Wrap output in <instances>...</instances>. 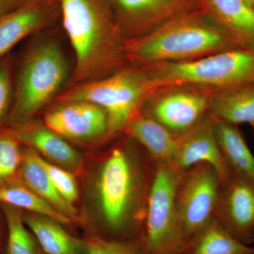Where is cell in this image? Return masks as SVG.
Returning a JSON list of instances; mask_svg holds the SVG:
<instances>
[{"label": "cell", "mask_w": 254, "mask_h": 254, "mask_svg": "<svg viewBox=\"0 0 254 254\" xmlns=\"http://www.w3.org/2000/svg\"><path fill=\"white\" fill-rule=\"evenodd\" d=\"M60 16L75 55L69 87L125 67V39L108 0H58Z\"/></svg>", "instance_id": "obj_1"}, {"label": "cell", "mask_w": 254, "mask_h": 254, "mask_svg": "<svg viewBox=\"0 0 254 254\" xmlns=\"http://www.w3.org/2000/svg\"><path fill=\"white\" fill-rule=\"evenodd\" d=\"M130 150L114 148L102 165L97 195L102 219L115 240L138 239L142 233L155 163L143 165Z\"/></svg>", "instance_id": "obj_2"}, {"label": "cell", "mask_w": 254, "mask_h": 254, "mask_svg": "<svg viewBox=\"0 0 254 254\" xmlns=\"http://www.w3.org/2000/svg\"><path fill=\"white\" fill-rule=\"evenodd\" d=\"M210 13L175 18L148 34L125 41V57L135 66L197 59L237 48V43ZM238 45V44H237Z\"/></svg>", "instance_id": "obj_3"}, {"label": "cell", "mask_w": 254, "mask_h": 254, "mask_svg": "<svg viewBox=\"0 0 254 254\" xmlns=\"http://www.w3.org/2000/svg\"><path fill=\"white\" fill-rule=\"evenodd\" d=\"M66 57L55 40L37 42L28 48L14 78L9 127L27 123L50 100L68 79Z\"/></svg>", "instance_id": "obj_4"}, {"label": "cell", "mask_w": 254, "mask_h": 254, "mask_svg": "<svg viewBox=\"0 0 254 254\" xmlns=\"http://www.w3.org/2000/svg\"><path fill=\"white\" fill-rule=\"evenodd\" d=\"M143 67L153 92L183 85L227 89L254 83V49L234 48L197 59Z\"/></svg>", "instance_id": "obj_5"}, {"label": "cell", "mask_w": 254, "mask_h": 254, "mask_svg": "<svg viewBox=\"0 0 254 254\" xmlns=\"http://www.w3.org/2000/svg\"><path fill=\"white\" fill-rule=\"evenodd\" d=\"M149 76L143 66L123 68L107 77L81 83L59 93L58 103L86 101L105 110L108 136L125 131L130 120L153 93Z\"/></svg>", "instance_id": "obj_6"}, {"label": "cell", "mask_w": 254, "mask_h": 254, "mask_svg": "<svg viewBox=\"0 0 254 254\" xmlns=\"http://www.w3.org/2000/svg\"><path fill=\"white\" fill-rule=\"evenodd\" d=\"M172 163H155L141 236L144 254H184V236L176 208L182 174Z\"/></svg>", "instance_id": "obj_7"}, {"label": "cell", "mask_w": 254, "mask_h": 254, "mask_svg": "<svg viewBox=\"0 0 254 254\" xmlns=\"http://www.w3.org/2000/svg\"><path fill=\"white\" fill-rule=\"evenodd\" d=\"M221 188L218 174L208 164H198L182 174L177 185L176 208L187 243L213 221Z\"/></svg>", "instance_id": "obj_8"}, {"label": "cell", "mask_w": 254, "mask_h": 254, "mask_svg": "<svg viewBox=\"0 0 254 254\" xmlns=\"http://www.w3.org/2000/svg\"><path fill=\"white\" fill-rule=\"evenodd\" d=\"M125 41L148 34L175 18L210 13L206 0H108Z\"/></svg>", "instance_id": "obj_9"}, {"label": "cell", "mask_w": 254, "mask_h": 254, "mask_svg": "<svg viewBox=\"0 0 254 254\" xmlns=\"http://www.w3.org/2000/svg\"><path fill=\"white\" fill-rule=\"evenodd\" d=\"M215 220L247 245L254 243V185L235 174L222 184Z\"/></svg>", "instance_id": "obj_10"}, {"label": "cell", "mask_w": 254, "mask_h": 254, "mask_svg": "<svg viewBox=\"0 0 254 254\" xmlns=\"http://www.w3.org/2000/svg\"><path fill=\"white\" fill-rule=\"evenodd\" d=\"M159 95L148 97L149 105L145 113L178 138L209 113V96L203 93L180 89Z\"/></svg>", "instance_id": "obj_11"}, {"label": "cell", "mask_w": 254, "mask_h": 254, "mask_svg": "<svg viewBox=\"0 0 254 254\" xmlns=\"http://www.w3.org/2000/svg\"><path fill=\"white\" fill-rule=\"evenodd\" d=\"M59 16L58 0H28L0 16V60L20 42L48 27Z\"/></svg>", "instance_id": "obj_12"}, {"label": "cell", "mask_w": 254, "mask_h": 254, "mask_svg": "<svg viewBox=\"0 0 254 254\" xmlns=\"http://www.w3.org/2000/svg\"><path fill=\"white\" fill-rule=\"evenodd\" d=\"M172 163L182 172L198 164H208L218 174L222 184L226 182L231 171L219 147L210 113L191 129L178 138V145Z\"/></svg>", "instance_id": "obj_13"}, {"label": "cell", "mask_w": 254, "mask_h": 254, "mask_svg": "<svg viewBox=\"0 0 254 254\" xmlns=\"http://www.w3.org/2000/svg\"><path fill=\"white\" fill-rule=\"evenodd\" d=\"M44 125L64 138L92 140L108 136L105 110L89 102L59 103L58 108L46 114Z\"/></svg>", "instance_id": "obj_14"}, {"label": "cell", "mask_w": 254, "mask_h": 254, "mask_svg": "<svg viewBox=\"0 0 254 254\" xmlns=\"http://www.w3.org/2000/svg\"><path fill=\"white\" fill-rule=\"evenodd\" d=\"M6 128L21 144L33 148L55 163L73 168L81 161L79 153L64 138L45 125L29 121Z\"/></svg>", "instance_id": "obj_15"}, {"label": "cell", "mask_w": 254, "mask_h": 254, "mask_svg": "<svg viewBox=\"0 0 254 254\" xmlns=\"http://www.w3.org/2000/svg\"><path fill=\"white\" fill-rule=\"evenodd\" d=\"M139 143L155 163H172L178 145V137L145 113L138 112L125 130Z\"/></svg>", "instance_id": "obj_16"}, {"label": "cell", "mask_w": 254, "mask_h": 254, "mask_svg": "<svg viewBox=\"0 0 254 254\" xmlns=\"http://www.w3.org/2000/svg\"><path fill=\"white\" fill-rule=\"evenodd\" d=\"M209 11L237 44L254 48V6L247 0H206Z\"/></svg>", "instance_id": "obj_17"}, {"label": "cell", "mask_w": 254, "mask_h": 254, "mask_svg": "<svg viewBox=\"0 0 254 254\" xmlns=\"http://www.w3.org/2000/svg\"><path fill=\"white\" fill-rule=\"evenodd\" d=\"M209 113L213 118L237 126L254 125V83L218 90L209 96Z\"/></svg>", "instance_id": "obj_18"}, {"label": "cell", "mask_w": 254, "mask_h": 254, "mask_svg": "<svg viewBox=\"0 0 254 254\" xmlns=\"http://www.w3.org/2000/svg\"><path fill=\"white\" fill-rule=\"evenodd\" d=\"M213 120L217 141L230 171L254 185V155L243 135L235 125Z\"/></svg>", "instance_id": "obj_19"}, {"label": "cell", "mask_w": 254, "mask_h": 254, "mask_svg": "<svg viewBox=\"0 0 254 254\" xmlns=\"http://www.w3.org/2000/svg\"><path fill=\"white\" fill-rule=\"evenodd\" d=\"M22 212L23 221L46 254H85V240L68 233L62 224Z\"/></svg>", "instance_id": "obj_20"}, {"label": "cell", "mask_w": 254, "mask_h": 254, "mask_svg": "<svg viewBox=\"0 0 254 254\" xmlns=\"http://www.w3.org/2000/svg\"><path fill=\"white\" fill-rule=\"evenodd\" d=\"M26 147L23 150L18 181L72 219L74 217L75 208L64 199L56 190L46 170L37 159L36 150Z\"/></svg>", "instance_id": "obj_21"}, {"label": "cell", "mask_w": 254, "mask_h": 254, "mask_svg": "<svg viewBox=\"0 0 254 254\" xmlns=\"http://www.w3.org/2000/svg\"><path fill=\"white\" fill-rule=\"evenodd\" d=\"M184 254H254V247L237 240L213 220L189 241Z\"/></svg>", "instance_id": "obj_22"}, {"label": "cell", "mask_w": 254, "mask_h": 254, "mask_svg": "<svg viewBox=\"0 0 254 254\" xmlns=\"http://www.w3.org/2000/svg\"><path fill=\"white\" fill-rule=\"evenodd\" d=\"M0 203L46 217L62 225H71L72 222L70 217L18 181L0 187Z\"/></svg>", "instance_id": "obj_23"}, {"label": "cell", "mask_w": 254, "mask_h": 254, "mask_svg": "<svg viewBox=\"0 0 254 254\" xmlns=\"http://www.w3.org/2000/svg\"><path fill=\"white\" fill-rule=\"evenodd\" d=\"M6 222L4 254H46L23 221L22 212L7 204H1Z\"/></svg>", "instance_id": "obj_24"}, {"label": "cell", "mask_w": 254, "mask_h": 254, "mask_svg": "<svg viewBox=\"0 0 254 254\" xmlns=\"http://www.w3.org/2000/svg\"><path fill=\"white\" fill-rule=\"evenodd\" d=\"M21 145L6 127L0 130V187L18 181L23 156Z\"/></svg>", "instance_id": "obj_25"}, {"label": "cell", "mask_w": 254, "mask_h": 254, "mask_svg": "<svg viewBox=\"0 0 254 254\" xmlns=\"http://www.w3.org/2000/svg\"><path fill=\"white\" fill-rule=\"evenodd\" d=\"M85 254H144L141 238L115 240L91 237L85 240Z\"/></svg>", "instance_id": "obj_26"}, {"label": "cell", "mask_w": 254, "mask_h": 254, "mask_svg": "<svg viewBox=\"0 0 254 254\" xmlns=\"http://www.w3.org/2000/svg\"><path fill=\"white\" fill-rule=\"evenodd\" d=\"M36 156L60 194L69 204L73 205L78 196L77 185L74 177L66 170L43 159L37 151Z\"/></svg>", "instance_id": "obj_27"}, {"label": "cell", "mask_w": 254, "mask_h": 254, "mask_svg": "<svg viewBox=\"0 0 254 254\" xmlns=\"http://www.w3.org/2000/svg\"><path fill=\"white\" fill-rule=\"evenodd\" d=\"M14 66L9 57L0 60V130L9 120L14 95Z\"/></svg>", "instance_id": "obj_28"}, {"label": "cell", "mask_w": 254, "mask_h": 254, "mask_svg": "<svg viewBox=\"0 0 254 254\" xmlns=\"http://www.w3.org/2000/svg\"><path fill=\"white\" fill-rule=\"evenodd\" d=\"M26 0H0V16L16 9Z\"/></svg>", "instance_id": "obj_29"}, {"label": "cell", "mask_w": 254, "mask_h": 254, "mask_svg": "<svg viewBox=\"0 0 254 254\" xmlns=\"http://www.w3.org/2000/svg\"><path fill=\"white\" fill-rule=\"evenodd\" d=\"M6 234H7V230H6V222L4 223H0V252L3 250L4 252L5 243H6Z\"/></svg>", "instance_id": "obj_30"}, {"label": "cell", "mask_w": 254, "mask_h": 254, "mask_svg": "<svg viewBox=\"0 0 254 254\" xmlns=\"http://www.w3.org/2000/svg\"><path fill=\"white\" fill-rule=\"evenodd\" d=\"M247 1H248L251 5L254 6V0H247Z\"/></svg>", "instance_id": "obj_31"}, {"label": "cell", "mask_w": 254, "mask_h": 254, "mask_svg": "<svg viewBox=\"0 0 254 254\" xmlns=\"http://www.w3.org/2000/svg\"><path fill=\"white\" fill-rule=\"evenodd\" d=\"M254 128V125H253Z\"/></svg>", "instance_id": "obj_32"}, {"label": "cell", "mask_w": 254, "mask_h": 254, "mask_svg": "<svg viewBox=\"0 0 254 254\" xmlns=\"http://www.w3.org/2000/svg\"><path fill=\"white\" fill-rule=\"evenodd\" d=\"M26 1H28V0H26Z\"/></svg>", "instance_id": "obj_33"}]
</instances>
